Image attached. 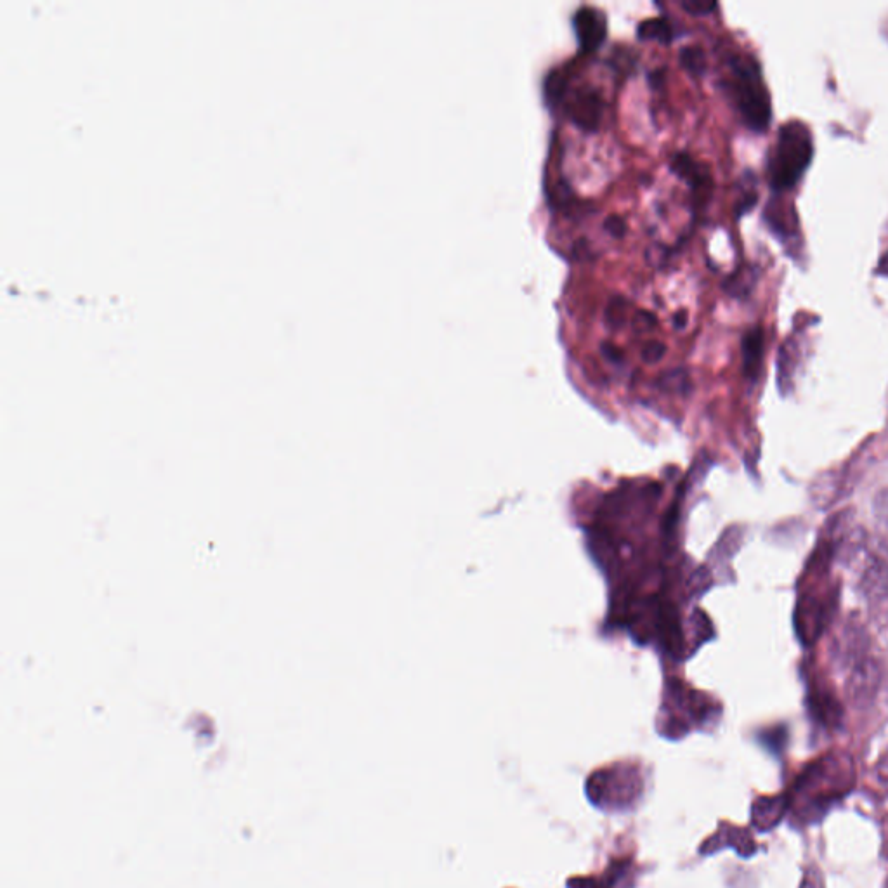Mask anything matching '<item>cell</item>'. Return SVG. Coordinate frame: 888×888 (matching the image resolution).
Instances as JSON below:
<instances>
[{"label":"cell","instance_id":"cell-1","mask_svg":"<svg viewBox=\"0 0 888 888\" xmlns=\"http://www.w3.org/2000/svg\"><path fill=\"white\" fill-rule=\"evenodd\" d=\"M725 85L743 124L753 132L767 131L772 118L771 94L757 59L748 54L731 56Z\"/></svg>","mask_w":888,"mask_h":888},{"label":"cell","instance_id":"cell-2","mask_svg":"<svg viewBox=\"0 0 888 888\" xmlns=\"http://www.w3.org/2000/svg\"><path fill=\"white\" fill-rule=\"evenodd\" d=\"M814 158V138L809 125L790 120L779 127L776 143L767 160V177L776 193L791 190L802 179Z\"/></svg>","mask_w":888,"mask_h":888},{"label":"cell","instance_id":"cell-3","mask_svg":"<svg viewBox=\"0 0 888 888\" xmlns=\"http://www.w3.org/2000/svg\"><path fill=\"white\" fill-rule=\"evenodd\" d=\"M601 94L590 85H583L575 92V98L568 101V115L573 124L578 125L583 131H597L602 120Z\"/></svg>","mask_w":888,"mask_h":888},{"label":"cell","instance_id":"cell-4","mask_svg":"<svg viewBox=\"0 0 888 888\" xmlns=\"http://www.w3.org/2000/svg\"><path fill=\"white\" fill-rule=\"evenodd\" d=\"M575 30L585 53L597 51L608 35L606 14L594 6L580 7L575 14Z\"/></svg>","mask_w":888,"mask_h":888},{"label":"cell","instance_id":"cell-5","mask_svg":"<svg viewBox=\"0 0 888 888\" xmlns=\"http://www.w3.org/2000/svg\"><path fill=\"white\" fill-rule=\"evenodd\" d=\"M670 169L677 176L682 177L686 183L691 184L694 191L708 190V186L712 184V177H710L708 169L698 164L686 151H679L673 155Z\"/></svg>","mask_w":888,"mask_h":888},{"label":"cell","instance_id":"cell-6","mask_svg":"<svg viewBox=\"0 0 888 888\" xmlns=\"http://www.w3.org/2000/svg\"><path fill=\"white\" fill-rule=\"evenodd\" d=\"M743 368L750 380H757L764 360V330L753 327L743 337Z\"/></svg>","mask_w":888,"mask_h":888},{"label":"cell","instance_id":"cell-7","mask_svg":"<svg viewBox=\"0 0 888 888\" xmlns=\"http://www.w3.org/2000/svg\"><path fill=\"white\" fill-rule=\"evenodd\" d=\"M637 35L642 40L654 39L658 40V42H663V44H668L673 39L672 25H670V21L666 20V18H660V16L658 18H647V20L640 21Z\"/></svg>","mask_w":888,"mask_h":888},{"label":"cell","instance_id":"cell-8","mask_svg":"<svg viewBox=\"0 0 888 888\" xmlns=\"http://www.w3.org/2000/svg\"><path fill=\"white\" fill-rule=\"evenodd\" d=\"M755 283H757V275H755L753 268H741L725 280L724 288L727 294L741 299V297L751 294Z\"/></svg>","mask_w":888,"mask_h":888},{"label":"cell","instance_id":"cell-9","mask_svg":"<svg viewBox=\"0 0 888 888\" xmlns=\"http://www.w3.org/2000/svg\"><path fill=\"white\" fill-rule=\"evenodd\" d=\"M568 92V77L562 70H552L545 79V98L550 106H559L564 103Z\"/></svg>","mask_w":888,"mask_h":888},{"label":"cell","instance_id":"cell-10","mask_svg":"<svg viewBox=\"0 0 888 888\" xmlns=\"http://www.w3.org/2000/svg\"><path fill=\"white\" fill-rule=\"evenodd\" d=\"M810 712L816 715L823 724H833L840 712L836 710L835 699L828 694L816 693L809 698Z\"/></svg>","mask_w":888,"mask_h":888},{"label":"cell","instance_id":"cell-11","mask_svg":"<svg viewBox=\"0 0 888 888\" xmlns=\"http://www.w3.org/2000/svg\"><path fill=\"white\" fill-rule=\"evenodd\" d=\"M680 63L687 72L703 75L706 70V54L703 47L696 46V44L682 47L680 49Z\"/></svg>","mask_w":888,"mask_h":888},{"label":"cell","instance_id":"cell-12","mask_svg":"<svg viewBox=\"0 0 888 888\" xmlns=\"http://www.w3.org/2000/svg\"><path fill=\"white\" fill-rule=\"evenodd\" d=\"M746 184L745 190L741 191L738 202H736V216L741 217L748 214L758 202V191L755 188V177L750 172V179H743Z\"/></svg>","mask_w":888,"mask_h":888},{"label":"cell","instance_id":"cell-13","mask_svg":"<svg viewBox=\"0 0 888 888\" xmlns=\"http://www.w3.org/2000/svg\"><path fill=\"white\" fill-rule=\"evenodd\" d=\"M628 302L621 295H614L606 307V323L611 328L623 327V323L627 320Z\"/></svg>","mask_w":888,"mask_h":888},{"label":"cell","instance_id":"cell-14","mask_svg":"<svg viewBox=\"0 0 888 888\" xmlns=\"http://www.w3.org/2000/svg\"><path fill=\"white\" fill-rule=\"evenodd\" d=\"M666 354V346L660 340H649L642 347V351H640V356H642V361L644 363H658V361L663 360V356Z\"/></svg>","mask_w":888,"mask_h":888},{"label":"cell","instance_id":"cell-15","mask_svg":"<svg viewBox=\"0 0 888 888\" xmlns=\"http://www.w3.org/2000/svg\"><path fill=\"white\" fill-rule=\"evenodd\" d=\"M604 229L614 238H623V236L627 235V222L618 214H611L604 221Z\"/></svg>","mask_w":888,"mask_h":888},{"label":"cell","instance_id":"cell-16","mask_svg":"<svg viewBox=\"0 0 888 888\" xmlns=\"http://www.w3.org/2000/svg\"><path fill=\"white\" fill-rule=\"evenodd\" d=\"M682 7L691 14L701 16V14H710L717 9V2L710 0H684Z\"/></svg>","mask_w":888,"mask_h":888},{"label":"cell","instance_id":"cell-17","mask_svg":"<svg viewBox=\"0 0 888 888\" xmlns=\"http://www.w3.org/2000/svg\"><path fill=\"white\" fill-rule=\"evenodd\" d=\"M602 354H604L606 360L611 361V363H621L623 358H625L623 351H621L620 347L614 346L613 342H604V344H602Z\"/></svg>","mask_w":888,"mask_h":888},{"label":"cell","instance_id":"cell-18","mask_svg":"<svg viewBox=\"0 0 888 888\" xmlns=\"http://www.w3.org/2000/svg\"><path fill=\"white\" fill-rule=\"evenodd\" d=\"M875 273L878 276H888V250L885 254L880 257V261H878V266H876Z\"/></svg>","mask_w":888,"mask_h":888},{"label":"cell","instance_id":"cell-19","mask_svg":"<svg viewBox=\"0 0 888 888\" xmlns=\"http://www.w3.org/2000/svg\"><path fill=\"white\" fill-rule=\"evenodd\" d=\"M686 318V311H680V313L675 314V325L679 328L684 327L686 325Z\"/></svg>","mask_w":888,"mask_h":888}]
</instances>
